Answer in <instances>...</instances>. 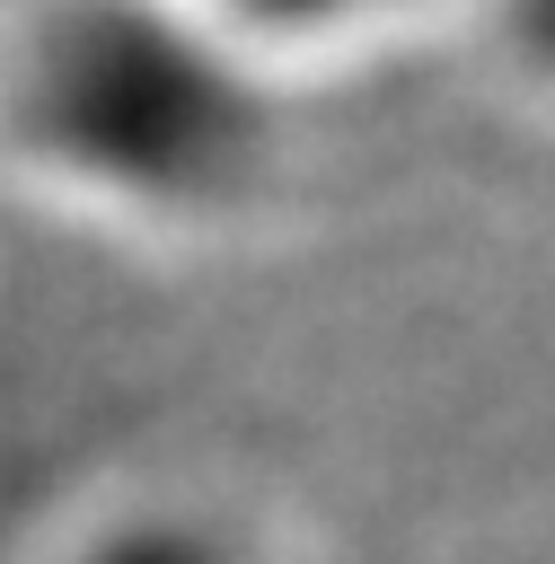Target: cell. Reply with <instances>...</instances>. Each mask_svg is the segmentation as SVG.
<instances>
[{
  "mask_svg": "<svg viewBox=\"0 0 555 564\" xmlns=\"http://www.w3.org/2000/svg\"><path fill=\"white\" fill-rule=\"evenodd\" d=\"M211 18L97 0L53 18L18 79V132L70 185L159 220L238 212L273 167V106Z\"/></svg>",
  "mask_w": 555,
  "mask_h": 564,
  "instance_id": "6da1fadb",
  "label": "cell"
},
{
  "mask_svg": "<svg viewBox=\"0 0 555 564\" xmlns=\"http://www.w3.org/2000/svg\"><path fill=\"white\" fill-rule=\"evenodd\" d=\"M62 564H238V546H229V538H220L203 511L141 502V511L97 520L79 546H62Z\"/></svg>",
  "mask_w": 555,
  "mask_h": 564,
  "instance_id": "7a4b0ae2",
  "label": "cell"
},
{
  "mask_svg": "<svg viewBox=\"0 0 555 564\" xmlns=\"http://www.w3.org/2000/svg\"><path fill=\"white\" fill-rule=\"evenodd\" d=\"M194 18H211L229 44H264V35H335L361 18H388L405 0H185Z\"/></svg>",
  "mask_w": 555,
  "mask_h": 564,
  "instance_id": "3957f363",
  "label": "cell"
}]
</instances>
